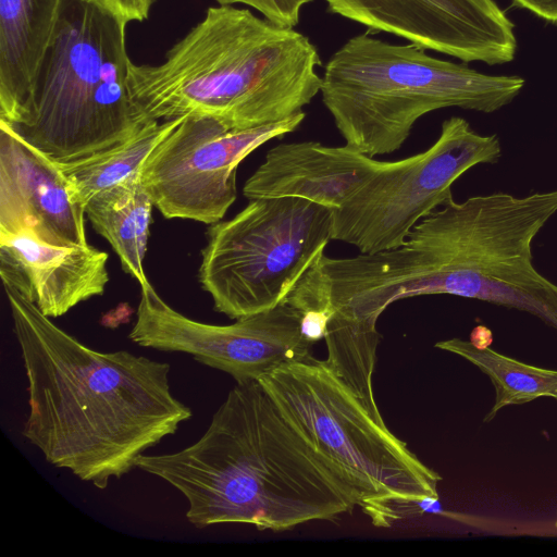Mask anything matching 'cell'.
<instances>
[{"label": "cell", "instance_id": "1", "mask_svg": "<svg viewBox=\"0 0 557 557\" xmlns=\"http://www.w3.org/2000/svg\"><path fill=\"white\" fill-rule=\"evenodd\" d=\"M27 380L23 436L55 468L104 490L193 417L170 387V364L99 351L3 284Z\"/></svg>", "mask_w": 557, "mask_h": 557}, {"label": "cell", "instance_id": "2", "mask_svg": "<svg viewBox=\"0 0 557 557\" xmlns=\"http://www.w3.org/2000/svg\"><path fill=\"white\" fill-rule=\"evenodd\" d=\"M136 467L186 498V518L197 529L239 523L285 531L357 506L351 488L258 381L236 382L198 441L175 453L143 454Z\"/></svg>", "mask_w": 557, "mask_h": 557}, {"label": "cell", "instance_id": "3", "mask_svg": "<svg viewBox=\"0 0 557 557\" xmlns=\"http://www.w3.org/2000/svg\"><path fill=\"white\" fill-rule=\"evenodd\" d=\"M321 64L317 47L294 27L218 5L161 63L129 61L127 87L148 120L206 115L248 129L302 112L321 90Z\"/></svg>", "mask_w": 557, "mask_h": 557}, {"label": "cell", "instance_id": "4", "mask_svg": "<svg viewBox=\"0 0 557 557\" xmlns=\"http://www.w3.org/2000/svg\"><path fill=\"white\" fill-rule=\"evenodd\" d=\"M556 214L557 189L450 198L400 246L381 252L382 283L396 300L476 299L527 312L557 332V284L533 262V242Z\"/></svg>", "mask_w": 557, "mask_h": 557}, {"label": "cell", "instance_id": "5", "mask_svg": "<svg viewBox=\"0 0 557 557\" xmlns=\"http://www.w3.org/2000/svg\"><path fill=\"white\" fill-rule=\"evenodd\" d=\"M126 24L87 0H61L50 46L16 116L0 122L59 163L109 149L149 121L128 87Z\"/></svg>", "mask_w": 557, "mask_h": 557}, {"label": "cell", "instance_id": "6", "mask_svg": "<svg viewBox=\"0 0 557 557\" xmlns=\"http://www.w3.org/2000/svg\"><path fill=\"white\" fill-rule=\"evenodd\" d=\"M425 51L367 32L331 55L320 92L346 145L371 158L392 153L426 113L451 107L492 113L524 87L520 76L484 74Z\"/></svg>", "mask_w": 557, "mask_h": 557}, {"label": "cell", "instance_id": "7", "mask_svg": "<svg viewBox=\"0 0 557 557\" xmlns=\"http://www.w3.org/2000/svg\"><path fill=\"white\" fill-rule=\"evenodd\" d=\"M285 419L351 488L356 504L379 528L411 516L414 500L438 497L442 476L425 466L384 420L310 355L258 380Z\"/></svg>", "mask_w": 557, "mask_h": 557}, {"label": "cell", "instance_id": "8", "mask_svg": "<svg viewBox=\"0 0 557 557\" xmlns=\"http://www.w3.org/2000/svg\"><path fill=\"white\" fill-rule=\"evenodd\" d=\"M333 209L296 197L249 199L210 224L198 278L214 310L239 319L282 304L331 240Z\"/></svg>", "mask_w": 557, "mask_h": 557}, {"label": "cell", "instance_id": "9", "mask_svg": "<svg viewBox=\"0 0 557 557\" xmlns=\"http://www.w3.org/2000/svg\"><path fill=\"white\" fill-rule=\"evenodd\" d=\"M502 145L496 134L475 132L462 117L445 120L426 150L380 169L338 209L331 239L375 253L400 246L411 228L453 198V184L479 164L496 163Z\"/></svg>", "mask_w": 557, "mask_h": 557}, {"label": "cell", "instance_id": "10", "mask_svg": "<svg viewBox=\"0 0 557 557\" xmlns=\"http://www.w3.org/2000/svg\"><path fill=\"white\" fill-rule=\"evenodd\" d=\"M305 116L302 111L236 129L212 116L185 115L146 159L141 182L164 218L216 223L236 200L239 163L267 141L294 132Z\"/></svg>", "mask_w": 557, "mask_h": 557}, {"label": "cell", "instance_id": "11", "mask_svg": "<svg viewBox=\"0 0 557 557\" xmlns=\"http://www.w3.org/2000/svg\"><path fill=\"white\" fill-rule=\"evenodd\" d=\"M300 323L301 312L286 301L226 325L199 322L176 311L149 285L140 287L128 337L141 347L189 354L246 382L311 355L313 344L302 336Z\"/></svg>", "mask_w": 557, "mask_h": 557}, {"label": "cell", "instance_id": "12", "mask_svg": "<svg viewBox=\"0 0 557 557\" xmlns=\"http://www.w3.org/2000/svg\"><path fill=\"white\" fill-rule=\"evenodd\" d=\"M330 12L368 33H388L425 50L490 65L515 59V25L494 0H325Z\"/></svg>", "mask_w": 557, "mask_h": 557}, {"label": "cell", "instance_id": "13", "mask_svg": "<svg viewBox=\"0 0 557 557\" xmlns=\"http://www.w3.org/2000/svg\"><path fill=\"white\" fill-rule=\"evenodd\" d=\"M85 215L57 162L0 124V232L30 228L50 244L85 245Z\"/></svg>", "mask_w": 557, "mask_h": 557}, {"label": "cell", "instance_id": "14", "mask_svg": "<svg viewBox=\"0 0 557 557\" xmlns=\"http://www.w3.org/2000/svg\"><path fill=\"white\" fill-rule=\"evenodd\" d=\"M108 258L106 251L89 244H50L30 228L0 232L2 283L51 319L103 295L109 282Z\"/></svg>", "mask_w": 557, "mask_h": 557}, {"label": "cell", "instance_id": "15", "mask_svg": "<svg viewBox=\"0 0 557 557\" xmlns=\"http://www.w3.org/2000/svg\"><path fill=\"white\" fill-rule=\"evenodd\" d=\"M381 162L348 145L280 144L246 181L243 194L248 199L304 198L335 210L376 173Z\"/></svg>", "mask_w": 557, "mask_h": 557}, {"label": "cell", "instance_id": "16", "mask_svg": "<svg viewBox=\"0 0 557 557\" xmlns=\"http://www.w3.org/2000/svg\"><path fill=\"white\" fill-rule=\"evenodd\" d=\"M61 0H0V122H11L50 46Z\"/></svg>", "mask_w": 557, "mask_h": 557}, {"label": "cell", "instance_id": "17", "mask_svg": "<svg viewBox=\"0 0 557 557\" xmlns=\"http://www.w3.org/2000/svg\"><path fill=\"white\" fill-rule=\"evenodd\" d=\"M153 201L140 173L103 189L85 203L95 232L111 245L122 269L139 283L150 285L144 259L147 251Z\"/></svg>", "mask_w": 557, "mask_h": 557}, {"label": "cell", "instance_id": "18", "mask_svg": "<svg viewBox=\"0 0 557 557\" xmlns=\"http://www.w3.org/2000/svg\"><path fill=\"white\" fill-rule=\"evenodd\" d=\"M435 347L466 359L490 377L495 399L484 422L492 421L507 406L527 404L540 397L557 400V370L528 364L488 346L479 347L457 337L440 341Z\"/></svg>", "mask_w": 557, "mask_h": 557}, {"label": "cell", "instance_id": "19", "mask_svg": "<svg viewBox=\"0 0 557 557\" xmlns=\"http://www.w3.org/2000/svg\"><path fill=\"white\" fill-rule=\"evenodd\" d=\"M182 117L151 120L128 139L109 149L73 162L57 164L76 198L85 206L97 193L140 173L146 159Z\"/></svg>", "mask_w": 557, "mask_h": 557}, {"label": "cell", "instance_id": "20", "mask_svg": "<svg viewBox=\"0 0 557 557\" xmlns=\"http://www.w3.org/2000/svg\"><path fill=\"white\" fill-rule=\"evenodd\" d=\"M312 0H216L219 5H232L236 3L248 5L271 22L295 27L300 20L301 9Z\"/></svg>", "mask_w": 557, "mask_h": 557}, {"label": "cell", "instance_id": "21", "mask_svg": "<svg viewBox=\"0 0 557 557\" xmlns=\"http://www.w3.org/2000/svg\"><path fill=\"white\" fill-rule=\"evenodd\" d=\"M124 24L148 20L157 0H87Z\"/></svg>", "mask_w": 557, "mask_h": 557}, {"label": "cell", "instance_id": "22", "mask_svg": "<svg viewBox=\"0 0 557 557\" xmlns=\"http://www.w3.org/2000/svg\"><path fill=\"white\" fill-rule=\"evenodd\" d=\"M517 7L530 11L540 18L557 24V0H511Z\"/></svg>", "mask_w": 557, "mask_h": 557}, {"label": "cell", "instance_id": "23", "mask_svg": "<svg viewBox=\"0 0 557 557\" xmlns=\"http://www.w3.org/2000/svg\"><path fill=\"white\" fill-rule=\"evenodd\" d=\"M556 528H557V518H556Z\"/></svg>", "mask_w": 557, "mask_h": 557}]
</instances>
